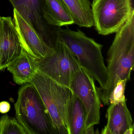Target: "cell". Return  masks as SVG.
Masks as SVG:
<instances>
[{
  "instance_id": "d6986e66",
  "label": "cell",
  "mask_w": 134,
  "mask_h": 134,
  "mask_svg": "<svg viewBox=\"0 0 134 134\" xmlns=\"http://www.w3.org/2000/svg\"><path fill=\"white\" fill-rule=\"evenodd\" d=\"M94 126L93 125V126H90L86 129L85 131L84 134H93L94 133Z\"/></svg>"
},
{
  "instance_id": "44dd1931",
  "label": "cell",
  "mask_w": 134,
  "mask_h": 134,
  "mask_svg": "<svg viewBox=\"0 0 134 134\" xmlns=\"http://www.w3.org/2000/svg\"><path fill=\"white\" fill-rule=\"evenodd\" d=\"M1 17L0 16V27H1Z\"/></svg>"
},
{
  "instance_id": "9a60e30c",
  "label": "cell",
  "mask_w": 134,
  "mask_h": 134,
  "mask_svg": "<svg viewBox=\"0 0 134 134\" xmlns=\"http://www.w3.org/2000/svg\"><path fill=\"white\" fill-rule=\"evenodd\" d=\"M69 11L74 21L80 27L94 26L91 3L89 0H62Z\"/></svg>"
},
{
  "instance_id": "7a4b0ae2",
  "label": "cell",
  "mask_w": 134,
  "mask_h": 134,
  "mask_svg": "<svg viewBox=\"0 0 134 134\" xmlns=\"http://www.w3.org/2000/svg\"><path fill=\"white\" fill-rule=\"evenodd\" d=\"M58 37L62 41L76 58L78 62L100 85L98 88L105 86L108 73L102 54L103 45L77 29L71 30L68 27L60 28Z\"/></svg>"
},
{
  "instance_id": "8992f818",
  "label": "cell",
  "mask_w": 134,
  "mask_h": 134,
  "mask_svg": "<svg viewBox=\"0 0 134 134\" xmlns=\"http://www.w3.org/2000/svg\"><path fill=\"white\" fill-rule=\"evenodd\" d=\"M54 49L51 54L37 59L38 70L58 83L70 88L74 74L80 65L66 44L59 38Z\"/></svg>"
},
{
  "instance_id": "30bf717a",
  "label": "cell",
  "mask_w": 134,
  "mask_h": 134,
  "mask_svg": "<svg viewBox=\"0 0 134 134\" xmlns=\"http://www.w3.org/2000/svg\"><path fill=\"white\" fill-rule=\"evenodd\" d=\"M23 51L12 18L10 17H1L0 71L7 68L15 61Z\"/></svg>"
},
{
  "instance_id": "9c48e42d",
  "label": "cell",
  "mask_w": 134,
  "mask_h": 134,
  "mask_svg": "<svg viewBox=\"0 0 134 134\" xmlns=\"http://www.w3.org/2000/svg\"><path fill=\"white\" fill-rule=\"evenodd\" d=\"M13 20L21 45L26 53L37 60L53 53L54 48L43 40L34 28L15 9Z\"/></svg>"
},
{
  "instance_id": "e0dca14e",
  "label": "cell",
  "mask_w": 134,
  "mask_h": 134,
  "mask_svg": "<svg viewBox=\"0 0 134 134\" xmlns=\"http://www.w3.org/2000/svg\"><path fill=\"white\" fill-rule=\"evenodd\" d=\"M127 81V80H120L117 81L116 86L110 96L109 105L117 104L120 103L126 102L127 99L125 95V91Z\"/></svg>"
},
{
  "instance_id": "52a82bcc",
  "label": "cell",
  "mask_w": 134,
  "mask_h": 134,
  "mask_svg": "<svg viewBox=\"0 0 134 134\" xmlns=\"http://www.w3.org/2000/svg\"><path fill=\"white\" fill-rule=\"evenodd\" d=\"M70 89L80 99L85 108V130L90 126L99 124L101 100L95 81L81 65L74 74Z\"/></svg>"
},
{
  "instance_id": "5bb4252c",
  "label": "cell",
  "mask_w": 134,
  "mask_h": 134,
  "mask_svg": "<svg viewBox=\"0 0 134 134\" xmlns=\"http://www.w3.org/2000/svg\"><path fill=\"white\" fill-rule=\"evenodd\" d=\"M46 20L50 25L56 27L74 24L71 14L62 0H45Z\"/></svg>"
},
{
  "instance_id": "ac0fdd59",
  "label": "cell",
  "mask_w": 134,
  "mask_h": 134,
  "mask_svg": "<svg viewBox=\"0 0 134 134\" xmlns=\"http://www.w3.org/2000/svg\"><path fill=\"white\" fill-rule=\"evenodd\" d=\"M10 104L7 101H3L0 102V113L5 114L8 113L10 109Z\"/></svg>"
},
{
  "instance_id": "5b68a950",
  "label": "cell",
  "mask_w": 134,
  "mask_h": 134,
  "mask_svg": "<svg viewBox=\"0 0 134 134\" xmlns=\"http://www.w3.org/2000/svg\"><path fill=\"white\" fill-rule=\"evenodd\" d=\"M91 7L94 26L103 36L117 32L134 13L132 0H93Z\"/></svg>"
},
{
  "instance_id": "7c38bea8",
  "label": "cell",
  "mask_w": 134,
  "mask_h": 134,
  "mask_svg": "<svg viewBox=\"0 0 134 134\" xmlns=\"http://www.w3.org/2000/svg\"><path fill=\"white\" fill-rule=\"evenodd\" d=\"M36 60L23 50L21 55L7 66L15 83L22 85L31 81L38 71Z\"/></svg>"
},
{
  "instance_id": "277c9868",
  "label": "cell",
  "mask_w": 134,
  "mask_h": 134,
  "mask_svg": "<svg viewBox=\"0 0 134 134\" xmlns=\"http://www.w3.org/2000/svg\"><path fill=\"white\" fill-rule=\"evenodd\" d=\"M29 83L35 87L47 107L59 134H68L67 107L71 89L54 81L38 70Z\"/></svg>"
},
{
  "instance_id": "6da1fadb",
  "label": "cell",
  "mask_w": 134,
  "mask_h": 134,
  "mask_svg": "<svg viewBox=\"0 0 134 134\" xmlns=\"http://www.w3.org/2000/svg\"><path fill=\"white\" fill-rule=\"evenodd\" d=\"M108 78L104 88H97L104 105L120 80H130L134 65V13L117 32L107 52Z\"/></svg>"
},
{
  "instance_id": "ba28073f",
  "label": "cell",
  "mask_w": 134,
  "mask_h": 134,
  "mask_svg": "<svg viewBox=\"0 0 134 134\" xmlns=\"http://www.w3.org/2000/svg\"><path fill=\"white\" fill-rule=\"evenodd\" d=\"M14 9L40 34L43 40L54 48L61 27L52 26L46 20L45 0H9Z\"/></svg>"
},
{
  "instance_id": "4fadbf2b",
  "label": "cell",
  "mask_w": 134,
  "mask_h": 134,
  "mask_svg": "<svg viewBox=\"0 0 134 134\" xmlns=\"http://www.w3.org/2000/svg\"><path fill=\"white\" fill-rule=\"evenodd\" d=\"M86 111L81 101L72 92L67 107L68 134H84Z\"/></svg>"
},
{
  "instance_id": "ffe728a7",
  "label": "cell",
  "mask_w": 134,
  "mask_h": 134,
  "mask_svg": "<svg viewBox=\"0 0 134 134\" xmlns=\"http://www.w3.org/2000/svg\"><path fill=\"white\" fill-rule=\"evenodd\" d=\"M134 128H131L127 129L124 134H132L134 132Z\"/></svg>"
},
{
  "instance_id": "2e32d148",
  "label": "cell",
  "mask_w": 134,
  "mask_h": 134,
  "mask_svg": "<svg viewBox=\"0 0 134 134\" xmlns=\"http://www.w3.org/2000/svg\"><path fill=\"white\" fill-rule=\"evenodd\" d=\"M0 134H27V133L17 119L5 114L0 117Z\"/></svg>"
},
{
  "instance_id": "8fae6325",
  "label": "cell",
  "mask_w": 134,
  "mask_h": 134,
  "mask_svg": "<svg viewBox=\"0 0 134 134\" xmlns=\"http://www.w3.org/2000/svg\"><path fill=\"white\" fill-rule=\"evenodd\" d=\"M107 124L102 129V134H124L127 129L134 128L131 114L126 102L110 104L107 110Z\"/></svg>"
},
{
  "instance_id": "3957f363",
  "label": "cell",
  "mask_w": 134,
  "mask_h": 134,
  "mask_svg": "<svg viewBox=\"0 0 134 134\" xmlns=\"http://www.w3.org/2000/svg\"><path fill=\"white\" fill-rule=\"evenodd\" d=\"M15 117L27 134H58L40 96L32 84L19 88L14 104Z\"/></svg>"
}]
</instances>
